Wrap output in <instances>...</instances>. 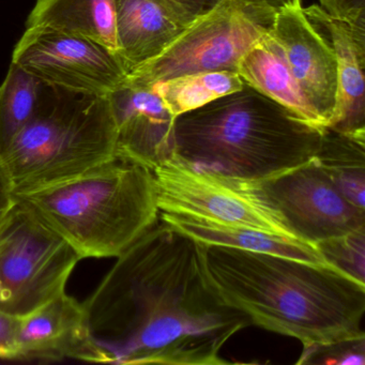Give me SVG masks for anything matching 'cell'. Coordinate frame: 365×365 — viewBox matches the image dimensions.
<instances>
[{"label":"cell","mask_w":365,"mask_h":365,"mask_svg":"<svg viewBox=\"0 0 365 365\" xmlns=\"http://www.w3.org/2000/svg\"><path fill=\"white\" fill-rule=\"evenodd\" d=\"M195 18L173 0H115L117 54L127 76L161 54Z\"/></svg>","instance_id":"15"},{"label":"cell","mask_w":365,"mask_h":365,"mask_svg":"<svg viewBox=\"0 0 365 365\" xmlns=\"http://www.w3.org/2000/svg\"><path fill=\"white\" fill-rule=\"evenodd\" d=\"M159 217L164 223L204 245L273 254L305 262H324L315 247L297 239L270 234L247 226L220 223L189 215L160 212Z\"/></svg>","instance_id":"16"},{"label":"cell","mask_w":365,"mask_h":365,"mask_svg":"<svg viewBox=\"0 0 365 365\" xmlns=\"http://www.w3.org/2000/svg\"><path fill=\"white\" fill-rule=\"evenodd\" d=\"M117 125L116 155L150 170L175 157V119L150 86L123 82L110 96Z\"/></svg>","instance_id":"12"},{"label":"cell","mask_w":365,"mask_h":365,"mask_svg":"<svg viewBox=\"0 0 365 365\" xmlns=\"http://www.w3.org/2000/svg\"><path fill=\"white\" fill-rule=\"evenodd\" d=\"M303 12L324 29L336 57V110L328 128L365 142V22L335 18L316 4Z\"/></svg>","instance_id":"13"},{"label":"cell","mask_w":365,"mask_h":365,"mask_svg":"<svg viewBox=\"0 0 365 365\" xmlns=\"http://www.w3.org/2000/svg\"><path fill=\"white\" fill-rule=\"evenodd\" d=\"M297 364L364 365L365 335L305 346Z\"/></svg>","instance_id":"23"},{"label":"cell","mask_w":365,"mask_h":365,"mask_svg":"<svg viewBox=\"0 0 365 365\" xmlns=\"http://www.w3.org/2000/svg\"><path fill=\"white\" fill-rule=\"evenodd\" d=\"M108 96L44 83L37 112L1 153L14 195L80 176L116 155Z\"/></svg>","instance_id":"5"},{"label":"cell","mask_w":365,"mask_h":365,"mask_svg":"<svg viewBox=\"0 0 365 365\" xmlns=\"http://www.w3.org/2000/svg\"><path fill=\"white\" fill-rule=\"evenodd\" d=\"M314 160L344 197L365 209V142L324 128Z\"/></svg>","instance_id":"19"},{"label":"cell","mask_w":365,"mask_h":365,"mask_svg":"<svg viewBox=\"0 0 365 365\" xmlns=\"http://www.w3.org/2000/svg\"><path fill=\"white\" fill-rule=\"evenodd\" d=\"M88 362L222 365L245 316L211 287L200 243L155 224L128 247L83 303Z\"/></svg>","instance_id":"1"},{"label":"cell","mask_w":365,"mask_h":365,"mask_svg":"<svg viewBox=\"0 0 365 365\" xmlns=\"http://www.w3.org/2000/svg\"><path fill=\"white\" fill-rule=\"evenodd\" d=\"M200 253L211 287L250 324L303 347L364 336L365 284L331 264L204 243Z\"/></svg>","instance_id":"2"},{"label":"cell","mask_w":365,"mask_h":365,"mask_svg":"<svg viewBox=\"0 0 365 365\" xmlns=\"http://www.w3.org/2000/svg\"><path fill=\"white\" fill-rule=\"evenodd\" d=\"M88 358L84 307L66 292L20 318L12 360L88 362Z\"/></svg>","instance_id":"14"},{"label":"cell","mask_w":365,"mask_h":365,"mask_svg":"<svg viewBox=\"0 0 365 365\" xmlns=\"http://www.w3.org/2000/svg\"><path fill=\"white\" fill-rule=\"evenodd\" d=\"M237 73L245 84L281 104L303 120L324 128L266 36L243 56Z\"/></svg>","instance_id":"18"},{"label":"cell","mask_w":365,"mask_h":365,"mask_svg":"<svg viewBox=\"0 0 365 365\" xmlns=\"http://www.w3.org/2000/svg\"><path fill=\"white\" fill-rule=\"evenodd\" d=\"M173 1L183 6L194 16H198L215 7L220 0H173Z\"/></svg>","instance_id":"27"},{"label":"cell","mask_w":365,"mask_h":365,"mask_svg":"<svg viewBox=\"0 0 365 365\" xmlns=\"http://www.w3.org/2000/svg\"><path fill=\"white\" fill-rule=\"evenodd\" d=\"M326 264L365 284V228L316 243Z\"/></svg>","instance_id":"22"},{"label":"cell","mask_w":365,"mask_h":365,"mask_svg":"<svg viewBox=\"0 0 365 365\" xmlns=\"http://www.w3.org/2000/svg\"><path fill=\"white\" fill-rule=\"evenodd\" d=\"M26 26L88 38L118 56L115 0H37Z\"/></svg>","instance_id":"17"},{"label":"cell","mask_w":365,"mask_h":365,"mask_svg":"<svg viewBox=\"0 0 365 365\" xmlns=\"http://www.w3.org/2000/svg\"><path fill=\"white\" fill-rule=\"evenodd\" d=\"M153 173L160 212L247 226L296 239L272 210L228 177L194 168L177 157Z\"/></svg>","instance_id":"9"},{"label":"cell","mask_w":365,"mask_h":365,"mask_svg":"<svg viewBox=\"0 0 365 365\" xmlns=\"http://www.w3.org/2000/svg\"><path fill=\"white\" fill-rule=\"evenodd\" d=\"M324 130L245 83L176 117L175 157L230 178L262 180L311 161Z\"/></svg>","instance_id":"3"},{"label":"cell","mask_w":365,"mask_h":365,"mask_svg":"<svg viewBox=\"0 0 365 365\" xmlns=\"http://www.w3.org/2000/svg\"><path fill=\"white\" fill-rule=\"evenodd\" d=\"M266 37L324 128L330 127L336 110L337 65L328 38L305 16L303 6L277 11Z\"/></svg>","instance_id":"11"},{"label":"cell","mask_w":365,"mask_h":365,"mask_svg":"<svg viewBox=\"0 0 365 365\" xmlns=\"http://www.w3.org/2000/svg\"><path fill=\"white\" fill-rule=\"evenodd\" d=\"M230 179L272 210L294 238L313 247L365 228V209L344 197L314 158L271 178L256 181Z\"/></svg>","instance_id":"8"},{"label":"cell","mask_w":365,"mask_h":365,"mask_svg":"<svg viewBox=\"0 0 365 365\" xmlns=\"http://www.w3.org/2000/svg\"><path fill=\"white\" fill-rule=\"evenodd\" d=\"M82 258L20 202L0 227V311L16 318L65 292Z\"/></svg>","instance_id":"7"},{"label":"cell","mask_w":365,"mask_h":365,"mask_svg":"<svg viewBox=\"0 0 365 365\" xmlns=\"http://www.w3.org/2000/svg\"><path fill=\"white\" fill-rule=\"evenodd\" d=\"M20 318L0 311V359L12 360Z\"/></svg>","instance_id":"25"},{"label":"cell","mask_w":365,"mask_h":365,"mask_svg":"<svg viewBox=\"0 0 365 365\" xmlns=\"http://www.w3.org/2000/svg\"><path fill=\"white\" fill-rule=\"evenodd\" d=\"M44 83L11 61L0 85V153L37 112Z\"/></svg>","instance_id":"21"},{"label":"cell","mask_w":365,"mask_h":365,"mask_svg":"<svg viewBox=\"0 0 365 365\" xmlns=\"http://www.w3.org/2000/svg\"><path fill=\"white\" fill-rule=\"evenodd\" d=\"M275 14L258 0H220L125 82L151 86L197 72H237L243 56L270 31Z\"/></svg>","instance_id":"6"},{"label":"cell","mask_w":365,"mask_h":365,"mask_svg":"<svg viewBox=\"0 0 365 365\" xmlns=\"http://www.w3.org/2000/svg\"><path fill=\"white\" fill-rule=\"evenodd\" d=\"M237 72H197L151 85L175 117L242 88Z\"/></svg>","instance_id":"20"},{"label":"cell","mask_w":365,"mask_h":365,"mask_svg":"<svg viewBox=\"0 0 365 365\" xmlns=\"http://www.w3.org/2000/svg\"><path fill=\"white\" fill-rule=\"evenodd\" d=\"M12 61L31 76L58 88L110 96L127 73L118 56L99 42L43 27H29Z\"/></svg>","instance_id":"10"},{"label":"cell","mask_w":365,"mask_h":365,"mask_svg":"<svg viewBox=\"0 0 365 365\" xmlns=\"http://www.w3.org/2000/svg\"><path fill=\"white\" fill-rule=\"evenodd\" d=\"M14 204H16V197H14L11 183L0 153V227L11 209L14 208Z\"/></svg>","instance_id":"26"},{"label":"cell","mask_w":365,"mask_h":365,"mask_svg":"<svg viewBox=\"0 0 365 365\" xmlns=\"http://www.w3.org/2000/svg\"><path fill=\"white\" fill-rule=\"evenodd\" d=\"M14 197L82 259L118 257L160 217L153 170L119 155L80 176Z\"/></svg>","instance_id":"4"},{"label":"cell","mask_w":365,"mask_h":365,"mask_svg":"<svg viewBox=\"0 0 365 365\" xmlns=\"http://www.w3.org/2000/svg\"><path fill=\"white\" fill-rule=\"evenodd\" d=\"M331 16L351 22H364L365 0H318Z\"/></svg>","instance_id":"24"},{"label":"cell","mask_w":365,"mask_h":365,"mask_svg":"<svg viewBox=\"0 0 365 365\" xmlns=\"http://www.w3.org/2000/svg\"><path fill=\"white\" fill-rule=\"evenodd\" d=\"M258 1L269 6L277 11L283 9V8L302 6V0H258Z\"/></svg>","instance_id":"28"}]
</instances>
